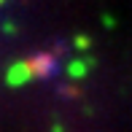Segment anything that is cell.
Masks as SVG:
<instances>
[{"label": "cell", "mask_w": 132, "mask_h": 132, "mask_svg": "<svg viewBox=\"0 0 132 132\" xmlns=\"http://www.w3.org/2000/svg\"><path fill=\"white\" fill-rule=\"evenodd\" d=\"M76 46H78V49H89V38L86 35H78V38H76Z\"/></svg>", "instance_id": "obj_5"}, {"label": "cell", "mask_w": 132, "mask_h": 132, "mask_svg": "<svg viewBox=\"0 0 132 132\" xmlns=\"http://www.w3.org/2000/svg\"><path fill=\"white\" fill-rule=\"evenodd\" d=\"M86 70H89V65L81 62V59L68 62V73H70V78H84V76H86Z\"/></svg>", "instance_id": "obj_3"}, {"label": "cell", "mask_w": 132, "mask_h": 132, "mask_svg": "<svg viewBox=\"0 0 132 132\" xmlns=\"http://www.w3.org/2000/svg\"><path fill=\"white\" fill-rule=\"evenodd\" d=\"M30 65V73L32 78H40V81H51L57 76V68H59V57L54 51H38L27 59Z\"/></svg>", "instance_id": "obj_1"}, {"label": "cell", "mask_w": 132, "mask_h": 132, "mask_svg": "<svg viewBox=\"0 0 132 132\" xmlns=\"http://www.w3.org/2000/svg\"><path fill=\"white\" fill-rule=\"evenodd\" d=\"M59 94L62 97H68V100H76V97H81V92L76 86H59Z\"/></svg>", "instance_id": "obj_4"}, {"label": "cell", "mask_w": 132, "mask_h": 132, "mask_svg": "<svg viewBox=\"0 0 132 132\" xmlns=\"http://www.w3.org/2000/svg\"><path fill=\"white\" fill-rule=\"evenodd\" d=\"M0 3H3V0H0Z\"/></svg>", "instance_id": "obj_6"}, {"label": "cell", "mask_w": 132, "mask_h": 132, "mask_svg": "<svg viewBox=\"0 0 132 132\" xmlns=\"http://www.w3.org/2000/svg\"><path fill=\"white\" fill-rule=\"evenodd\" d=\"M30 78H32V73H30L27 59L24 62H14L8 68V73H5V84H8V86H24Z\"/></svg>", "instance_id": "obj_2"}]
</instances>
